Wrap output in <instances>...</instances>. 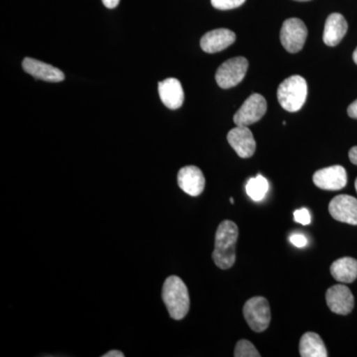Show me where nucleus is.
<instances>
[{
	"label": "nucleus",
	"mask_w": 357,
	"mask_h": 357,
	"mask_svg": "<svg viewBox=\"0 0 357 357\" xmlns=\"http://www.w3.org/2000/svg\"><path fill=\"white\" fill-rule=\"evenodd\" d=\"M102 357H124V354L119 351H110L103 354Z\"/></svg>",
	"instance_id": "27"
},
{
	"label": "nucleus",
	"mask_w": 357,
	"mask_h": 357,
	"mask_svg": "<svg viewBox=\"0 0 357 357\" xmlns=\"http://www.w3.org/2000/svg\"><path fill=\"white\" fill-rule=\"evenodd\" d=\"M243 316L253 332H264L271 321L269 303L264 297L251 298L244 305Z\"/></svg>",
	"instance_id": "4"
},
{
	"label": "nucleus",
	"mask_w": 357,
	"mask_h": 357,
	"mask_svg": "<svg viewBox=\"0 0 357 357\" xmlns=\"http://www.w3.org/2000/svg\"><path fill=\"white\" fill-rule=\"evenodd\" d=\"M267 102L263 96L253 93L243 102L234 116L237 126H249L259 121L266 114Z\"/></svg>",
	"instance_id": "7"
},
{
	"label": "nucleus",
	"mask_w": 357,
	"mask_h": 357,
	"mask_svg": "<svg viewBox=\"0 0 357 357\" xmlns=\"http://www.w3.org/2000/svg\"><path fill=\"white\" fill-rule=\"evenodd\" d=\"M248 69V61L245 58L229 59L218 68L215 74V81L222 89L234 88L243 82Z\"/></svg>",
	"instance_id": "5"
},
{
	"label": "nucleus",
	"mask_w": 357,
	"mask_h": 357,
	"mask_svg": "<svg viewBox=\"0 0 357 357\" xmlns=\"http://www.w3.org/2000/svg\"><path fill=\"white\" fill-rule=\"evenodd\" d=\"M328 309L337 314H351L354 307V297L351 291L344 285H335L326 294Z\"/></svg>",
	"instance_id": "10"
},
{
	"label": "nucleus",
	"mask_w": 357,
	"mask_h": 357,
	"mask_svg": "<svg viewBox=\"0 0 357 357\" xmlns=\"http://www.w3.org/2000/svg\"><path fill=\"white\" fill-rule=\"evenodd\" d=\"M227 141L241 158H250L255 153V139L248 126L232 128L227 134Z\"/></svg>",
	"instance_id": "11"
},
{
	"label": "nucleus",
	"mask_w": 357,
	"mask_h": 357,
	"mask_svg": "<svg viewBox=\"0 0 357 357\" xmlns=\"http://www.w3.org/2000/svg\"><path fill=\"white\" fill-rule=\"evenodd\" d=\"M211 6L220 10H230L243 6L245 0H211Z\"/></svg>",
	"instance_id": "21"
},
{
	"label": "nucleus",
	"mask_w": 357,
	"mask_h": 357,
	"mask_svg": "<svg viewBox=\"0 0 357 357\" xmlns=\"http://www.w3.org/2000/svg\"><path fill=\"white\" fill-rule=\"evenodd\" d=\"M290 241L293 245H295L296 248H305V246H306L307 244V237L300 234H293V236H291Z\"/></svg>",
	"instance_id": "23"
},
{
	"label": "nucleus",
	"mask_w": 357,
	"mask_h": 357,
	"mask_svg": "<svg viewBox=\"0 0 357 357\" xmlns=\"http://www.w3.org/2000/svg\"><path fill=\"white\" fill-rule=\"evenodd\" d=\"M331 274L338 282L352 283L357 278V260L351 257L335 260L331 266Z\"/></svg>",
	"instance_id": "17"
},
{
	"label": "nucleus",
	"mask_w": 357,
	"mask_h": 357,
	"mask_svg": "<svg viewBox=\"0 0 357 357\" xmlns=\"http://www.w3.org/2000/svg\"><path fill=\"white\" fill-rule=\"evenodd\" d=\"M296 1H310V0H296Z\"/></svg>",
	"instance_id": "30"
},
{
	"label": "nucleus",
	"mask_w": 357,
	"mask_h": 357,
	"mask_svg": "<svg viewBox=\"0 0 357 357\" xmlns=\"http://www.w3.org/2000/svg\"><path fill=\"white\" fill-rule=\"evenodd\" d=\"M294 220L296 222L301 223L303 225H307L311 223V215L307 208H300L294 213Z\"/></svg>",
	"instance_id": "22"
},
{
	"label": "nucleus",
	"mask_w": 357,
	"mask_h": 357,
	"mask_svg": "<svg viewBox=\"0 0 357 357\" xmlns=\"http://www.w3.org/2000/svg\"><path fill=\"white\" fill-rule=\"evenodd\" d=\"M245 189L249 198L252 201L261 202L266 197L269 183L262 175H257L255 178H249Z\"/></svg>",
	"instance_id": "19"
},
{
	"label": "nucleus",
	"mask_w": 357,
	"mask_h": 357,
	"mask_svg": "<svg viewBox=\"0 0 357 357\" xmlns=\"http://www.w3.org/2000/svg\"><path fill=\"white\" fill-rule=\"evenodd\" d=\"M22 67L27 74L42 81L59 83L65 79V75L62 70L35 59L25 58L22 62Z\"/></svg>",
	"instance_id": "13"
},
{
	"label": "nucleus",
	"mask_w": 357,
	"mask_h": 357,
	"mask_svg": "<svg viewBox=\"0 0 357 357\" xmlns=\"http://www.w3.org/2000/svg\"><path fill=\"white\" fill-rule=\"evenodd\" d=\"M178 185L189 196L198 197L204 192L206 180L198 167L185 166L178 171Z\"/></svg>",
	"instance_id": "12"
},
{
	"label": "nucleus",
	"mask_w": 357,
	"mask_h": 357,
	"mask_svg": "<svg viewBox=\"0 0 357 357\" xmlns=\"http://www.w3.org/2000/svg\"><path fill=\"white\" fill-rule=\"evenodd\" d=\"M312 182L321 190L338 191L347 184V171L342 166L335 165L317 171L312 176Z\"/></svg>",
	"instance_id": "8"
},
{
	"label": "nucleus",
	"mask_w": 357,
	"mask_h": 357,
	"mask_svg": "<svg viewBox=\"0 0 357 357\" xmlns=\"http://www.w3.org/2000/svg\"><path fill=\"white\" fill-rule=\"evenodd\" d=\"M347 20L342 14H331L326 21L324 42L330 47L337 46L347 34Z\"/></svg>",
	"instance_id": "16"
},
{
	"label": "nucleus",
	"mask_w": 357,
	"mask_h": 357,
	"mask_svg": "<svg viewBox=\"0 0 357 357\" xmlns=\"http://www.w3.org/2000/svg\"><path fill=\"white\" fill-rule=\"evenodd\" d=\"M158 91L162 102L168 109H178L182 107L185 100V95L182 84H181L178 79L170 77V79L160 82Z\"/></svg>",
	"instance_id": "15"
},
{
	"label": "nucleus",
	"mask_w": 357,
	"mask_h": 357,
	"mask_svg": "<svg viewBox=\"0 0 357 357\" xmlns=\"http://www.w3.org/2000/svg\"><path fill=\"white\" fill-rule=\"evenodd\" d=\"M300 356L302 357H326V345L316 333H306L300 340Z\"/></svg>",
	"instance_id": "18"
},
{
	"label": "nucleus",
	"mask_w": 357,
	"mask_h": 357,
	"mask_svg": "<svg viewBox=\"0 0 357 357\" xmlns=\"http://www.w3.org/2000/svg\"><path fill=\"white\" fill-rule=\"evenodd\" d=\"M234 356L236 357H260L259 351L255 349V345L251 344L249 340H241L237 342L236 349H234Z\"/></svg>",
	"instance_id": "20"
},
{
	"label": "nucleus",
	"mask_w": 357,
	"mask_h": 357,
	"mask_svg": "<svg viewBox=\"0 0 357 357\" xmlns=\"http://www.w3.org/2000/svg\"><path fill=\"white\" fill-rule=\"evenodd\" d=\"M236 39V33L232 32L231 30L225 29V28L211 30L202 37L201 48L206 53H218L234 44Z\"/></svg>",
	"instance_id": "14"
},
{
	"label": "nucleus",
	"mask_w": 357,
	"mask_h": 357,
	"mask_svg": "<svg viewBox=\"0 0 357 357\" xmlns=\"http://www.w3.org/2000/svg\"><path fill=\"white\" fill-rule=\"evenodd\" d=\"M121 0H102V3L105 4V7L109 9H114L115 7L119 6Z\"/></svg>",
	"instance_id": "26"
},
{
	"label": "nucleus",
	"mask_w": 357,
	"mask_h": 357,
	"mask_svg": "<svg viewBox=\"0 0 357 357\" xmlns=\"http://www.w3.org/2000/svg\"><path fill=\"white\" fill-rule=\"evenodd\" d=\"M349 156L351 163L357 166V146L352 147L351 149L349 150Z\"/></svg>",
	"instance_id": "25"
},
{
	"label": "nucleus",
	"mask_w": 357,
	"mask_h": 357,
	"mask_svg": "<svg viewBox=\"0 0 357 357\" xmlns=\"http://www.w3.org/2000/svg\"><path fill=\"white\" fill-rule=\"evenodd\" d=\"M230 203H231L232 204H234V199H232V198H230Z\"/></svg>",
	"instance_id": "29"
},
{
	"label": "nucleus",
	"mask_w": 357,
	"mask_h": 357,
	"mask_svg": "<svg viewBox=\"0 0 357 357\" xmlns=\"http://www.w3.org/2000/svg\"><path fill=\"white\" fill-rule=\"evenodd\" d=\"M307 84L301 76H292L282 82L277 91V98L284 109L289 112H299L306 102Z\"/></svg>",
	"instance_id": "3"
},
{
	"label": "nucleus",
	"mask_w": 357,
	"mask_h": 357,
	"mask_svg": "<svg viewBox=\"0 0 357 357\" xmlns=\"http://www.w3.org/2000/svg\"><path fill=\"white\" fill-rule=\"evenodd\" d=\"M162 299L171 318L181 321L190 310V296L187 286L178 276H170L164 282Z\"/></svg>",
	"instance_id": "2"
},
{
	"label": "nucleus",
	"mask_w": 357,
	"mask_h": 357,
	"mask_svg": "<svg viewBox=\"0 0 357 357\" xmlns=\"http://www.w3.org/2000/svg\"><path fill=\"white\" fill-rule=\"evenodd\" d=\"M352 58H354V63L357 65V47L356 50L354 52V55H352Z\"/></svg>",
	"instance_id": "28"
},
{
	"label": "nucleus",
	"mask_w": 357,
	"mask_h": 357,
	"mask_svg": "<svg viewBox=\"0 0 357 357\" xmlns=\"http://www.w3.org/2000/svg\"><path fill=\"white\" fill-rule=\"evenodd\" d=\"M347 114L351 119H357V100L351 103L347 109Z\"/></svg>",
	"instance_id": "24"
},
{
	"label": "nucleus",
	"mask_w": 357,
	"mask_h": 357,
	"mask_svg": "<svg viewBox=\"0 0 357 357\" xmlns=\"http://www.w3.org/2000/svg\"><path fill=\"white\" fill-rule=\"evenodd\" d=\"M307 37V26L299 18H289L282 25L281 44L289 53H298L302 50Z\"/></svg>",
	"instance_id": "6"
},
{
	"label": "nucleus",
	"mask_w": 357,
	"mask_h": 357,
	"mask_svg": "<svg viewBox=\"0 0 357 357\" xmlns=\"http://www.w3.org/2000/svg\"><path fill=\"white\" fill-rule=\"evenodd\" d=\"M238 238V227L231 220H223L215 234L213 259L222 270L229 269L236 263V245Z\"/></svg>",
	"instance_id": "1"
},
{
	"label": "nucleus",
	"mask_w": 357,
	"mask_h": 357,
	"mask_svg": "<svg viewBox=\"0 0 357 357\" xmlns=\"http://www.w3.org/2000/svg\"><path fill=\"white\" fill-rule=\"evenodd\" d=\"M356 192H357V178H356Z\"/></svg>",
	"instance_id": "31"
},
{
	"label": "nucleus",
	"mask_w": 357,
	"mask_h": 357,
	"mask_svg": "<svg viewBox=\"0 0 357 357\" xmlns=\"http://www.w3.org/2000/svg\"><path fill=\"white\" fill-rule=\"evenodd\" d=\"M328 211L335 220L357 225V199L349 195H340L331 201Z\"/></svg>",
	"instance_id": "9"
}]
</instances>
